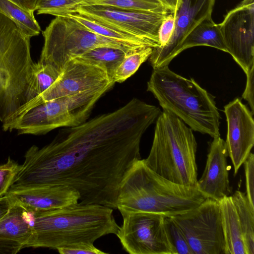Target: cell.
<instances>
[{
    "label": "cell",
    "instance_id": "6da1fadb",
    "mask_svg": "<svg viewBox=\"0 0 254 254\" xmlns=\"http://www.w3.org/2000/svg\"><path fill=\"white\" fill-rule=\"evenodd\" d=\"M162 111L133 98L111 112L61 129L48 144L31 146L10 188L64 185L79 201L117 209L120 184L137 160L141 140Z\"/></svg>",
    "mask_w": 254,
    "mask_h": 254
},
{
    "label": "cell",
    "instance_id": "7a4b0ae2",
    "mask_svg": "<svg viewBox=\"0 0 254 254\" xmlns=\"http://www.w3.org/2000/svg\"><path fill=\"white\" fill-rule=\"evenodd\" d=\"M113 209L98 204L77 202L63 207L30 212L32 233L24 248L57 249L116 235L120 228Z\"/></svg>",
    "mask_w": 254,
    "mask_h": 254
},
{
    "label": "cell",
    "instance_id": "3957f363",
    "mask_svg": "<svg viewBox=\"0 0 254 254\" xmlns=\"http://www.w3.org/2000/svg\"><path fill=\"white\" fill-rule=\"evenodd\" d=\"M206 198L196 189L175 183L150 168L144 159L135 161L118 190L119 211H143L171 217L198 206Z\"/></svg>",
    "mask_w": 254,
    "mask_h": 254
},
{
    "label": "cell",
    "instance_id": "277c9868",
    "mask_svg": "<svg viewBox=\"0 0 254 254\" xmlns=\"http://www.w3.org/2000/svg\"><path fill=\"white\" fill-rule=\"evenodd\" d=\"M147 91L163 110L182 120L192 130L213 138L220 136V115L214 97L193 78L171 70L168 65L153 69Z\"/></svg>",
    "mask_w": 254,
    "mask_h": 254
},
{
    "label": "cell",
    "instance_id": "5b68a950",
    "mask_svg": "<svg viewBox=\"0 0 254 254\" xmlns=\"http://www.w3.org/2000/svg\"><path fill=\"white\" fill-rule=\"evenodd\" d=\"M197 142L193 130L171 113L163 110L155 122L146 165L175 183L195 187Z\"/></svg>",
    "mask_w": 254,
    "mask_h": 254
},
{
    "label": "cell",
    "instance_id": "8992f818",
    "mask_svg": "<svg viewBox=\"0 0 254 254\" xmlns=\"http://www.w3.org/2000/svg\"><path fill=\"white\" fill-rule=\"evenodd\" d=\"M30 38L0 12V121H9L26 103L31 66Z\"/></svg>",
    "mask_w": 254,
    "mask_h": 254
},
{
    "label": "cell",
    "instance_id": "52a82bcc",
    "mask_svg": "<svg viewBox=\"0 0 254 254\" xmlns=\"http://www.w3.org/2000/svg\"><path fill=\"white\" fill-rule=\"evenodd\" d=\"M109 89L90 90L48 101L32 107L2 124L4 131L40 135L57 128L86 121L99 99Z\"/></svg>",
    "mask_w": 254,
    "mask_h": 254
},
{
    "label": "cell",
    "instance_id": "ba28073f",
    "mask_svg": "<svg viewBox=\"0 0 254 254\" xmlns=\"http://www.w3.org/2000/svg\"><path fill=\"white\" fill-rule=\"evenodd\" d=\"M44 39L39 61L61 71L64 64L98 47L131 49L140 47L94 33L67 16H56L42 32Z\"/></svg>",
    "mask_w": 254,
    "mask_h": 254
},
{
    "label": "cell",
    "instance_id": "9c48e42d",
    "mask_svg": "<svg viewBox=\"0 0 254 254\" xmlns=\"http://www.w3.org/2000/svg\"><path fill=\"white\" fill-rule=\"evenodd\" d=\"M123 224L116 236L130 254H177L171 242L166 217L143 211H120Z\"/></svg>",
    "mask_w": 254,
    "mask_h": 254
},
{
    "label": "cell",
    "instance_id": "30bf717a",
    "mask_svg": "<svg viewBox=\"0 0 254 254\" xmlns=\"http://www.w3.org/2000/svg\"><path fill=\"white\" fill-rule=\"evenodd\" d=\"M75 12L104 26L149 43L153 48L161 46L159 27L169 13L122 9L105 5H84L55 12L52 15Z\"/></svg>",
    "mask_w": 254,
    "mask_h": 254
},
{
    "label": "cell",
    "instance_id": "8fae6325",
    "mask_svg": "<svg viewBox=\"0 0 254 254\" xmlns=\"http://www.w3.org/2000/svg\"><path fill=\"white\" fill-rule=\"evenodd\" d=\"M170 218L194 254H226L219 201L206 198L194 208Z\"/></svg>",
    "mask_w": 254,
    "mask_h": 254
},
{
    "label": "cell",
    "instance_id": "7c38bea8",
    "mask_svg": "<svg viewBox=\"0 0 254 254\" xmlns=\"http://www.w3.org/2000/svg\"><path fill=\"white\" fill-rule=\"evenodd\" d=\"M115 83L103 69L75 59H71L63 66L53 84L42 94L23 105L12 118L42 103L90 90H110Z\"/></svg>",
    "mask_w": 254,
    "mask_h": 254
},
{
    "label": "cell",
    "instance_id": "4fadbf2b",
    "mask_svg": "<svg viewBox=\"0 0 254 254\" xmlns=\"http://www.w3.org/2000/svg\"><path fill=\"white\" fill-rule=\"evenodd\" d=\"M219 25L227 53L246 74L254 69V0H243Z\"/></svg>",
    "mask_w": 254,
    "mask_h": 254
},
{
    "label": "cell",
    "instance_id": "5bb4252c",
    "mask_svg": "<svg viewBox=\"0 0 254 254\" xmlns=\"http://www.w3.org/2000/svg\"><path fill=\"white\" fill-rule=\"evenodd\" d=\"M216 0H179L173 12L175 28L168 43L153 49L149 61L153 69L168 65L178 55L180 46L188 34L203 19L211 16Z\"/></svg>",
    "mask_w": 254,
    "mask_h": 254
},
{
    "label": "cell",
    "instance_id": "9a60e30c",
    "mask_svg": "<svg viewBox=\"0 0 254 254\" xmlns=\"http://www.w3.org/2000/svg\"><path fill=\"white\" fill-rule=\"evenodd\" d=\"M224 112L227 124L225 141L236 175L254 145L253 114L239 98L226 105Z\"/></svg>",
    "mask_w": 254,
    "mask_h": 254
},
{
    "label": "cell",
    "instance_id": "2e32d148",
    "mask_svg": "<svg viewBox=\"0 0 254 254\" xmlns=\"http://www.w3.org/2000/svg\"><path fill=\"white\" fill-rule=\"evenodd\" d=\"M13 204L28 212L57 209L78 202L80 195L75 189L64 185L10 188L6 194Z\"/></svg>",
    "mask_w": 254,
    "mask_h": 254
},
{
    "label": "cell",
    "instance_id": "e0dca14e",
    "mask_svg": "<svg viewBox=\"0 0 254 254\" xmlns=\"http://www.w3.org/2000/svg\"><path fill=\"white\" fill-rule=\"evenodd\" d=\"M225 141L220 136L213 138L207 154L203 173L197 180L196 189L206 197L219 201L231 195Z\"/></svg>",
    "mask_w": 254,
    "mask_h": 254
},
{
    "label": "cell",
    "instance_id": "ac0fdd59",
    "mask_svg": "<svg viewBox=\"0 0 254 254\" xmlns=\"http://www.w3.org/2000/svg\"><path fill=\"white\" fill-rule=\"evenodd\" d=\"M219 202L226 254H247L241 226L231 195Z\"/></svg>",
    "mask_w": 254,
    "mask_h": 254
},
{
    "label": "cell",
    "instance_id": "d6986e66",
    "mask_svg": "<svg viewBox=\"0 0 254 254\" xmlns=\"http://www.w3.org/2000/svg\"><path fill=\"white\" fill-rule=\"evenodd\" d=\"M29 213L22 206L13 204L0 219V238L19 243L24 248L32 233Z\"/></svg>",
    "mask_w": 254,
    "mask_h": 254
},
{
    "label": "cell",
    "instance_id": "ffe728a7",
    "mask_svg": "<svg viewBox=\"0 0 254 254\" xmlns=\"http://www.w3.org/2000/svg\"><path fill=\"white\" fill-rule=\"evenodd\" d=\"M206 46L227 53L219 24L211 16L201 21L188 34L180 46L178 54L193 47Z\"/></svg>",
    "mask_w": 254,
    "mask_h": 254
},
{
    "label": "cell",
    "instance_id": "44dd1931",
    "mask_svg": "<svg viewBox=\"0 0 254 254\" xmlns=\"http://www.w3.org/2000/svg\"><path fill=\"white\" fill-rule=\"evenodd\" d=\"M134 49H126L105 46L98 47L91 49L74 59L103 69L113 79L116 68L125 55Z\"/></svg>",
    "mask_w": 254,
    "mask_h": 254
},
{
    "label": "cell",
    "instance_id": "7402d4cb",
    "mask_svg": "<svg viewBox=\"0 0 254 254\" xmlns=\"http://www.w3.org/2000/svg\"><path fill=\"white\" fill-rule=\"evenodd\" d=\"M60 72L50 64L39 61L33 63L30 70L25 103L49 88L58 78Z\"/></svg>",
    "mask_w": 254,
    "mask_h": 254
},
{
    "label": "cell",
    "instance_id": "603a6c76",
    "mask_svg": "<svg viewBox=\"0 0 254 254\" xmlns=\"http://www.w3.org/2000/svg\"><path fill=\"white\" fill-rule=\"evenodd\" d=\"M231 197L241 226L247 254H254V207L244 192L236 190Z\"/></svg>",
    "mask_w": 254,
    "mask_h": 254
},
{
    "label": "cell",
    "instance_id": "cb8c5ba5",
    "mask_svg": "<svg viewBox=\"0 0 254 254\" xmlns=\"http://www.w3.org/2000/svg\"><path fill=\"white\" fill-rule=\"evenodd\" d=\"M0 12L11 19L30 38L38 36L41 31L34 13L27 11L7 0H0Z\"/></svg>",
    "mask_w": 254,
    "mask_h": 254
},
{
    "label": "cell",
    "instance_id": "d4e9b609",
    "mask_svg": "<svg viewBox=\"0 0 254 254\" xmlns=\"http://www.w3.org/2000/svg\"><path fill=\"white\" fill-rule=\"evenodd\" d=\"M64 16L74 19L89 31L102 36L137 46L153 48L149 43L145 41L104 26L78 13H67L59 16Z\"/></svg>",
    "mask_w": 254,
    "mask_h": 254
},
{
    "label": "cell",
    "instance_id": "484cf974",
    "mask_svg": "<svg viewBox=\"0 0 254 254\" xmlns=\"http://www.w3.org/2000/svg\"><path fill=\"white\" fill-rule=\"evenodd\" d=\"M153 49L145 47L128 52L116 68L113 77L114 81L123 82L134 74L140 66L149 59Z\"/></svg>",
    "mask_w": 254,
    "mask_h": 254
},
{
    "label": "cell",
    "instance_id": "4316f807",
    "mask_svg": "<svg viewBox=\"0 0 254 254\" xmlns=\"http://www.w3.org/2000/svg\"><path fill=\"white\" fill-rule=\"evenodd\" d=\"M95 5L134 10L170 13L158 0H81L77 6Z\"/></svg>",
    "mask_w": 254,
    "mask_h": 254
},
{
    "label": "cell",
    "instance_id": "83f0119b",
    "mask_svg": "<svg viewBox=\"0 0 254 254\" xmlns=\"http://www.w3.org/2000/svg\"><path fill=\"white\" fill-rule=\"evenodd\" d=\"M20 165L8 157L7 161L0 165V197L5 195L18 174Z\"/></svg>",
    "mask_w": 254,
    "mask_h": 254
},
{
    "label": "cell",
    "instance_id": "f1b7e54d",
    "mask_svg": "<svg viewBox=\"0 0 254 254\" xmlns=\"http://www.w3.org/2000/svg\"><path fill=\"white\" fill-rule=\"evenodd\" d=\"M166 223L177 254H194L182 231L170 217H166Z\"/></svg>",
    "mask_w": 254,
    "mask_h": 254
},
{
    "label": "cell",
    "instance_id": "f546056e",
    "mask_svg": "<svg viewBox=\"0 0 254 254\" xmlns=\"http://www.w3.org/2000/svg\"><path fill=\"white\" fill-rule=\"evenodd\" d=\"M81 0H38L36 10L37 14L52 15L54 12L76 7Z\"/></svg>",
    "mask_w": 254,
    "mask_h": 254
},
{
    "label": "cell",
    "instance_id": "4dcf8cb0",
    "mask_svg": "<svg viewBox=\"0 0 254 254\" xmlns=\"http://www.w3.org/2000/svg\"><path fill=\"white\" fill-rule=\"evenodd\" d=\"M246 178V194L251 204L254 207V155L251 152L243 163Z\"/></svg>",
    "mask_w": 254,
    "mask_h": 254
},
{
    "label": "cell",
    "instance_id": "1f68e13d",
    "mask_svg": "<svg viewBox=\"0 0 254 254\" xmlns=\"http://www.w3.org/2000/svg\"><path fill=\"white\" fill-rule=\"evenodd\" d=\"M61 254H106L96 248L94 243L81 242L61 247L57 249Z\"/></svg>",
    "mask_w": 254,
    "mask_h": 254
},
{
    "label": "cell",
    "instance_id": "d6a6232c",
    "mask_svg": "<svg viewBox=\"0 0 254 254\" xmlns=\"http://www.w3.org/2000/svg\"><path fill=\"white\" fill-rule=\"evenodd\" d=\"M175 22L173 12L169 13L163 20L158 31L159 40L161 44L160 47L165 46L171 39L175 28Z\"/></svg>",
    "mask_w": 254,
    "mask_h": 254
},
{
    "label": "cell",
    "instance_id": "836d02e7",
    "mask_svg": "<svg viewBox=\"0 0 254 254\" xmlns=\"http://www.w3.org/2000/svg\"><path fill=\"white\" fill-rule=\"evenodd\" d=\"M254 69L250 70L246 75V84L242 98L248 102L251 111L254 113Z\"/></svg>",
    "mask_w": 254,
    "mask_h": 254
},
{
    "label": "cell",
    "instance_id": "e575fe53",
    "mask_svg": "<svg viewBox=\"0 0 254 254\" xmlns=\"http://www.w3.org/2000/svg\"><path fill=\"white\" fill-rule=\"evenodd\" d=\"M23 248L19 243L0 238V254H16Z\"/></svg>",
    "mask_w": 254,
    "mask_h": 254
},
{
    "label": "cell",
    "instance_id": "d590c367",
    "mask_svg": "<svg viewBox=\"0 0 254 254\" xmlns=\"http://www.w3.org/2000/svg\"><path fill=\"white\" fill-rule=\"evenodd\" d=\"M25 10L34 13L38 0H7Z\"/></svg>",
    "mask_w": 254,
    "mask_h": 254
},
{
    "label": "cell",
    "instance_id": "8d00e7d4",
    "mask_svg": "<svg viewBox=\"0 0 254 254\" xmlns=\"http://www.w3.org/2000/svg\"><path fill=\"white\" fill-rule=\"evenodd\" d=\"M13 205L12 201L6 195L0 197V219L7 214Z\"/></svg>",
    "mask_w": 254,
    "mask_h": 254
},
{
    "label": "cell",
    "instance_id": "74e56055",
    "mask_svg": "<svg viewBox=\"0 0 254 254\" xmlns=\"http://www.w3.org/2000/svg\"><path fill=\"white\" fill-rule=\"evenodd\" d=\"M170 12H173L176 9L179 0H158Z\"/></svg>",
    "mask_w": 254,
    "mask_h": 254
}]
</instances>
